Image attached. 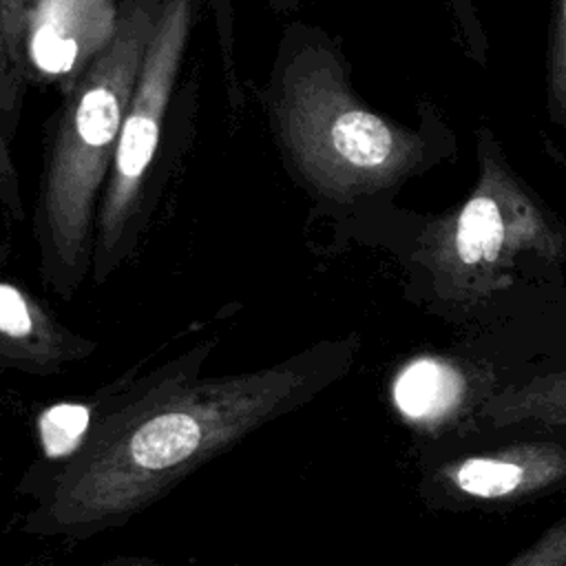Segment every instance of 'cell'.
Masks as SVG:
<instances>
[{"mask_svg": "<svg viewBox=\"0 0 566 566\" xmlns=\"http://www.w3.org/2000/svg\"><path fill=\"white\" fill-rule=\"evenodd\" d=\"M546 115L557 128H566V0L551 2L544 53Z\"/></svg>", "mask_w": 566, "mask_h": 566, "instance_id": "13", "label": "cell"}, {"mask_svg": "<svg viewBox=\"0 0 566 566\" xmlns=\"http://www.w3.org/2000/svg\"><path fill=\"white\" fill-rule=\"evenodd\" d=\"M356 338L325 340L265 369L195 378L210 345L99 407L84 449L27 517V531L86 539L161 500L201 464L338 380Z\"/></svg>", "mask_w": 566, "mask_h": 566, "instance_id": "1", "label": "cell"}, {"mask_svg": "<svg viewBox=\"0 0 566 566\" xmlns=\"http://www.w3.org/2000/svg\"><path fill=\"white\" fill-rule=\"evenodd\" d=\"M274 117L301 175L336 199L394 186L431 150L418 130L367 108L336 57L321 46H305L285 66Z\"/></svg>", "mask_w": 566, "mask_h": 566, "instance_id": "4", "label": "cell"}, {"mask_svg": "<svg viewBox=\"0 0 566 566\" xmlns=\"http://www.w3.org/2000/svg\"><path fill=\"white\" fill-rule=\"evenodd\" d=\"M99 566H164V564H155L148 559H115V562H106Z\"/></svg>", "mask_w": 566, "mask_h": 566, "instance_id": "16", "label": "cell"}, {"mask_svg": "<svg viewBox=\"0 0 566 566\" xmlns=\"http://www.w3.org/2000/svg\"><path fill=\"white\" fill-rule=\"evenodd\" d=\"M38 0H0V115L2 155L9 153L11 119L15 117L27 80V31Z\"/></svg>", "mask_w": 566, "mask_h": 566, "instance_id": "11", "label": "cell"}, {"mask_svg": "<svg viewBox=\"0 0 566 566\" xmlns=\"http://www.w3.org/2000/svg\"><path fill=\"white\" fill-rule=\"evenodd\" d=\"M91 349V343L66 332L24 287L2 281L0 354L7 367L51 374L69 360L84 358Z\"/></svg>", "mask_w": 566, "mask_h": 566, "instance_id": "8", "label": "cell"}, {"mask_svg": "<svg viewBox=\"0 0 566 566\" xmlns=\"http://www.w3.org/2000/svg\"><path fill=\"white\" fill-rule=\"evenodd\" d=\"M458 24H460V33L464 40V46L469 51L471 57H475L480 64H484L486 60V38L482 31V24L475 15V9L471 4V0H447Z\"/></svg>", "mask_w": 566, "mask_h": 566, "instance_id": "15", "label": "cell"}, {"mask_svg": "<svg viewBox=\"0 0 566 566\" xmlns=\"http://www.w3.org/2000/svg\"><path fill=\"white\" fill-rule=\"evenodd\" d=\"M506 566H566V515Z\"/></svg>", "mask_w": 566, "mask_h": 566, "instance_id": "14", "label": "cell"}, {"mask_svg": "<svg viewBox=\"0 0 566 566\" xmlns=\"http://www.w3.org/2000/svg\"><path fill=\"white\" fill-rule=\"evenodd\" d=\"M190 20L192 15L188 0L161 2L157 24L122 124L117 153L99 206L95 254L99 272L106 270V259H111L137 210L146 172L159 146L164 115L190 33Z\"/></svg>", "mask_w": 566, "mask_h": 566, "instance_id": "5", "label": "cell"}, {"mask_svg": "<svg viewBox=\"0 0 566 566\" xmlns=\"http://www.w3.org/2000/svg\"><path fill=\"white\" fill-rule=\"evenodd\" d=\"M493 424L566 427V367L502 389L484 402Z\"/></svg>", "mask_w": 566, "mask_h": 566, "instance_id": "10", "label": "cell"}, {"mask_svg": "<svg viewBox=\"0 0 566 566\" xmlns=\"http://www.w3.org/2000/svg\"><path fill=\"white\" fill-rule=\"evenodd\" d=\"M436 482L447 495L480 504L544 495L566 484V436L548 427L546 436L458 458L438 471Z\"/></svg>", "mask_w": 566, "mask_h": 566, "instance_id": "6", "label": "cell"}, {"mask_svg": "<svg viewBox=\"0 0 566 566\" xmlns=\"http://www.w3.org/2000/svg\"><path fill=\"white\" fill-rule=\"evenodd\" d=\"M99 411L93 402L64 400L38 416V436L46 460L71 462L86 444Z\"/></svg>", "mask_w": 566, "mask_h": 566, "instance_id": "12", "label": "cell"}, {"mask_svg": "<svg viewBox=\"0 0 566 566\" xmlns=\"http://www.w3.org/2000/svg\"><path fill=\"white\" fill-rule=\"evenodd\" d=\"M475 150L473 190L427 221L416 250L436 294L464 307L566 263V219L513 168L489 126L475 130Z\"/></svg>", "mask_w": 566, "mask_h": 566, "instance_id": "2", "label": "cell"}, {"mask_svg": "<svg viewBox=\"0 0 566 566\" xmlns=\"http://www.w3.org/2000/svg\"><path fill=\"white\" fill-rule=\"evenodd\" d=\"M119 15L113 0H38L27 31V57L66 93L111 44Z\"/></svg>", "mask_w": 566, "mask_h": 566, "instance_id": "7", "label": "cell"}, {"mask_svg": "<svg viewBox=\"0 0 566 566\" xmlns=\"http://www.w3.org/2000/svg\"><path fill=\"white\" fill-rule=\"evenodd\" d=\"M159 0H130L111 44L69 93L46 164L40 237L46 272L62 287L82 274L95 195L108 179L122 124L153 38Z\"/></svg>", "mask_w": 566, "mask_h": 566, "instance_id": "3", "label": "cell"}, {"mask_svg": "<svg viewBox=\"0 0 566 566\" xmlns=\"http://www.w3.org/2000/svg\"><path fill=\"white\" fill-rule=\"evenodd\" d=\"M467 391L464 371L440 356L409 360L391 385L396 409L418 424H431L451 416L462 405Z\"/></svg>", "mask_w": 566, "mask_h": 566, "instance_id": "9", "label": "cell"}]
</instances>
